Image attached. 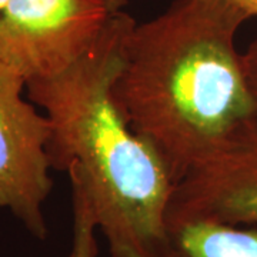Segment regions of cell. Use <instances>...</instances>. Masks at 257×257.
Listing matches in <instances>:
<instances>
[{
  "label": "cell",
  "mask_w": 257,
  "mask_h": 257,
  "mask_svg": "<svg viewBox=\"0 0 257 257\" xmlns=\"http://www.w3.org/2000/svg\"><path fill=\"white\" fill-rule=\"evenodd\" d=\"M165 257H257V227L204 217L172 223Z\"/></svg>",
  "instance_id": "8992f818"
},
{
  "label": "cell",
  "mask_w": 257,
  "mask_h": 257,
  "mask_svg": "<svg viewBox=\"0 0 257 257\" xmlns=\"http://www.w3.org/2000/svg\"><path fill=\"white\" fill-rule=\"evenodd\" d=\"M113 13L103 0H10L0 13V63L26 83L59 74L92 49Z\"/></svg>",
  "instance_id": "3957f363"
},
{
  "label": "cell",
  "mask_w": 257,
  "mask_h": 257,
  "mask_svg": "<svg viewBox=\"0 0 257 257\" xmlns=\"http://www.w3.org/2000/svg\"><path fill=\"white\" fill-rule=\"evenodd\" d=\"M243 63L247 76L248 86L257 103V39L250 43L247 50L243 53Z\"/></svg>",
  "instance_id": "ba28073f"
},
{
  "label": "cell",
  "mask_w": 257,
  "mask_h": 257,
  "mask_svg": "<svg viewBox=\"0 0 257 257\" xmlns=\"http://www.w3.org/2000/svg\"><path fill=\"white\" fill-rule=\"evenodd\" d=\"M135 23L114 12L90 50L59 74L28 82L26 90L50 123L52 169L82 192L110 257H165L176 183L111 94Z\"/></svg>",
  "instance_id": "7a4b0ae2"
},
{
  "label": "cell",
  "mask_w": 257,
  "mask_h": 257,
  "mask_svg": "<svg viewBox=\"0 0 257 257\" xmlns=\"http://www.w3.org/2000/svg\"><path fill=\"white\" fill-rule=\"evenodd\" d=\"M103 2L111 12H120L123 10V8H126L128 3V0H103Z\"/></svg>",
  "instance_id": "30bf717a"
},
{
  "label": "cell",
  "mask_w": 257,
  "mask_h": 257,
  "mask_svg": "<svg viewBox=\"0 0 257 257\" xmlns=\"http://www.w3.org/2000/svg\"><path fill=\"white\" fill-rule=\"evenodd\" d=\"M10 0H0V13L3 12V9L8 6V3H9Z\"/></svg>",
  "instance_id": "8fae6325"
},
{
  "label": "cell",
  "mask_w": 257,
  "mask_h": 257,
  "mask_svg": "<svg viewBox=\"0 0 257 257\" xmlns=\"http://www.w3.org/2000/svg\"><path fill=\"white\" fill-rule=\"evenodd\" d=\"M229 2L244 10L250 18H257V0H229Z\"/></svg>",
  "instance_id": "9c48e42d"
},
{
  "label": "cell",
  "mask_w": 257,
  "mask_h": 257,
  "mask_svg": "<svg viewBox=\"0 0 257 257\" xmlns=\"http://www.w3.org/2000/svg\"><path fill=\"white\" fill-rule=\"evenodd\" d=\"M25 79L0 63V207L23 223L35 237H47L43 204L53 182L47 143L50 123L23 97Z\"/></svg>",
  "instance_id": "277c9868"
},
{
  "label": "cell",
  "mask_w": 257,
  "mask_h": 257,
  "mask_svg": "<svg viewBox=\"0 0 257 257\" xmlns=\"http://www.w3.org/2000/svg\"><path fill=\"white\" fill-rule=\"evenodd\" d=\"M73 193V240L69 257H97L96 224L89 210V206L77 187Z\"/></svg>",
  "instance_id": "52a82bcc"
},
{
  "label": "cell",
  "mask_w": 257,
  "mask_h": 257,
  "mask_svg": "<svg viewBox=\"0 0 257 257\" xmlns=\"http://www.w3.org/2000/svg\"><path fill=\"white\" fill-rule=\"evenodd\" d=\"M248 19L229 0H175L135 23L124 40L113 100L176 186L257 127L256 99L236 49Z\"/></svg>",
  "instance_id": "6da1fadb"
},
{
  "label": "cell",
  "mask_w": 257,
  "mask_h": 257,
  "mask_svg": "<svg viewBox=\"0 0 257 257\" xmlns=\"http://www.w3.org/2000/svg\"><path fill=\"white\" fill-rule=\"evenodd\" d=\"M257 224V127L189 172L172 196L167 226L189 219Z\"/></svg>",
  "instance_id": "5b68a950"
}]
</instances>
